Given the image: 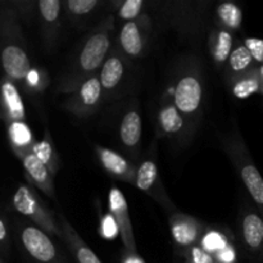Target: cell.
<instances>
[{
    "label": "cell",
    "mask_w": 263,
    "mask_h": 263,
    "mask_svg": "<svg viewBox=\"0 0 263 263\" xmlns=\"http://www.w3.org/2000/svg\"><path fill=\"white\" fill-rule=\"evenodd\" d=\"M115 15L107 14L84 39L57 84V92L72 94L99 73L113 46Z\"/></svg>",
    "instance_id": "1"
},
{
    "label": "cell",
    "mask_w": 263,
    "mask_h": 263,
    "mask_svg": "<svg viewBox=\"0 0 263 263\" xmlns=\"http://www.w3.org/2000/svg\"><path fill=\"white\" fill-rule=\"evenodd\" d=\"M170 91L177 109L198 130L203 118L205 95L204 69L198 57L190 54L177 61Z\"/></svg>",
    "instance_id": "2"
},
{
    "label": "cell",
    "mask_w": 263,
    "mask_h": 263,
    "mask_svg": "<svg viewBox=\"0 0 263 263\" xmlns=\"http://www.w3.org/2000/svg\"><path fill=\"white\" fill-rule=\"evenodd\" d=\"M0 45L4 76L17 86H22L32 63L27 54L25 36L18 22V14L10 3H2L0 13Z\"/></svg>",
    "instance_id": "3"
},
{
    "label": "cell",
    "mask_w": 263,
    "mask_h": 263,
    "mask_svg": "<svg viewBox=\"0 0 263 263\" xmlns=\"http://www.w3.org/2000/svg\"><path fill=\"white\" fill-rule=\"evenodd\" d=\"M222 146L246 186L249 197L263 217V177L252 159L238 126L222 139Z\"/></svg>",
    "instance_id": "4"
},
{
    "label": "cell",
    "mask_w": 263,
    "mask_h": 263,
    "mask_svg": "<svg viewBox=\"0 0 263 263\" xmlns=\"http://www.w3.org/2000/svg\"><path fill=\"white\" fill-rule=\"evenodd\" d=\"M15 240L25 263H69L49 234L31 222H15Z\"/></svg>",
    "instance_id": "5"
},
{
    "label": "cell",
    "mask_w": 263,
    "mask_h": 263,
    "mask_svg": "<svg viewBox=\"0 0 263 263\" xmlns=\"http://www.w3.org/2000/svg\"><path fill=\"white\" fill-rule=\"evenodd\" d=\"M207 5L208 3L189 0L156 3L162 22L184 36H198L202 32Z\"/></svg>",
    "instance_id": "6"
},
{
    "label": "cell",
    "mask_w": 263,
    "mask_h": 263,
    "mask_svg": "<svg viewBox=\"0 0 263 263\" xmlns=\"http://www.w3.org/2000/svg\"><path fill=\"white\" fill-rule=\"evenodd\" d=\"M197 128L177 109L171 91L162 95L156 113V138L168 139L179 146H186L194 140Z\"/></svg>",
    "instance_id": "7"
},
{
    "label": "cell",
    "mask_w": 263,
    "mask_h": 263,
    "mask_svg": "<svg viewBox=\"0 0 263 263\" xmlns=\"http://www.w3.org/2000/svg\"><path fill=\"white\" fill-rule=\"evenodd\" d=\"M98 74L105 102H115L122 98L133 84V61L127 58L116 44H113Z\"/></svg>",
    "instance_id": "8"
},
{
    "label": "cell",
    "mask_w": 263,
    "mask_h": 263,
    "mask_svg": "<svg viewBox=\"0 0 263 263\" xmlns=\"http://www.w3.org/2000/svg\"><path fill=\"white\" fill-rule=\"evenodd\" d=\"M12 208L21 216L30 218L46 234L62 238L61 225L55 221L53 212L41 200L32 185L21 184L12 199Z\"/></svg>",
    "instance_id": "9"
},
{
    "label": "cell",
    "mask_w": 263,
    "mask_h": 263,
    "mask_svg": "<svg viewBox=\"0 0 263 263\" xmlns=\"http://www.w3.org/2000/svg\"><path fill=\"white\" fill-rule=\"evenodd\" d=\"M159 139L156 138V140L151 144L146 151L145 156L141 157L140 161L138 162V171H136L134 186L149 195L167 212L172 213L176 212L177 210L172 203L171 198L168 197V193L159 175L158 163H157V141Z\"/></svg>",
    "instance_id": "10"
},
{
    "label": "cell",
    "mask_w": 263,
    "mask_h": 263,
    "mask_svg": "<svg viewBox=\"0 0 263 263\" xmlns=\"http://www.w3.org/2000/svg\"><path fill=\"white\" fill-rule=\"evenodd\" d=\"M153 22L146 13L131 22H125L118 32L116 45L131 61L141 58L149 46Z\"/></svg>",
    "instance_id": "11"
},
{
    "label": "cell",
    "mask_w": 263,
    "mask_h": 263,
    "mask_svg": "<svg viewBox=\"0 0 263 263\" xmlns=\"http://www.w3.org/2000/svg\"><path fill=\"white\" fill-rule=\"evenodd\" d=\"M104 102V92L99 74H97L84 82L76 91L69 94L63 102V108L76 117L87 118L95 115Z\"/></svg>",
    "instance_id": "12"
},
{
    "label": "cell",
    "mask_w": 263,
    "mask_h": 263,
    "mask_svg": "<svg viewBox=\"0 0 263 263\" xmlns=\"http://www.w3.org/2000/svg\"><path fill=\"white\" fill-rule=\"evenodd\" d=\"M170 233L177 253L184 256L189 249L198 246L207 229V223L202 222L194 216L176 211L170 213Z\"/></svg>",
    "instance_id": "13"
},
{
    "label": "cell",
    "mask_w": 263,
    "mask_h": 263,
    "mask_svg": "<svg viewBox=\"0 0 263 263\" xmlns=\"http://www.w3.org/2000/svg\"><path fill=\"white\" fill-rule=\"evenodd\" d=\"M141 134H143V121L140 109L136 102H131L123 112L118 125V138L121 146L125 149L128 158L138 164L140 161Z\"/></svg>",
    "instance_id": "14"
},
{
    "label": "cell",
    "mask_w": 263,
    "mask_h": 263,
    "mask_svg": "<svg viewBox=\"0 0 263 263\" xmlns=\"http://www.w3.org/2000/svg\"><path fill=\"white\" fill-rule=\"evenodd\" d=\"M63 12V2H59V0H40L37 2L36 15L39 20V27H40L44 48L48 53H50L55 48L59 40Z\"/></svg>",
    "instance_id": "15"
},
{
    "label": "cell",
    "mask_w": 263,
    "mask_h": 263,
    "mask_svg": "<svg viewBox=\"0 0 263 263\" xmlns=\"http://www.w3.org/2000/svg\"><path fill=\"white\" fill-rule=\"evenodd\" d=\"M94 151L102 168L110 177L118 180V181L127 182L134 186L136 171H138V164L135 162H133L123 154L118 153L113 149L99 145V144H95Z\"/></svg>",
    "instance_id": "16"
},
{
    "label": "cell",
    "mask_w": 263,
    "mask_h": 263,
    "mask_svg": "<svg viewBox=\"0 0 263 263\" xmlns=\"http://www.w3.org/2000/svg\"><path fill=\"white\" fill-rule=\"evenodd\" d=\"M108 208L117 223L125 249L133 252L138 251L133 223H131L130 213H128L127 200H126L125 194L118 187H110L109 194H108Z\"/></svg>",
    "instance_id": "17"
},
{
    "label": "cell",
    "mask_w": 263,
    "mask_h": 263,
    "mask_svg": "<svg viewBox=\"0 0 263 263\" xmlns=\"http://www.w3.org/2000/svg\"><path fill=\"white\" fill-rule=\"evenodd\" d=\"M239 231L241 243L251 253H263V217L257 208H243L239 216Z\"/></svg>",
    "instance_id": "18"
},
{
    "label": "cell",
    "mask_w": 263,
    "mask_h": 263,
    "mask_svg": "<svg viewBox=\"0 0 263 263\" xmlns=\"http://www.w3.org/2000/svg\"><path fill=\"white\" fill-rule=\"evenodd\" d=\"M22 162L23 170L26 172V177L30 181V185L40 190L45 195L50 198H55V186H54V176L49 171L48 167L32 153L22 154L18 157Z\"/></svg>",
    "instance_id": "19"
},
{
    "label": "cell",
    "mask_w": 263,
    "mask_h": 263,
    "mask_svg": "<svg viewBox=\"0 0 263 263\" xmlns=\"http://www.w3.org/2000/svg\"><path fill=\"white\" fill-rule=\"evenodd\" d=\"M0 104H2V118L5 126H9L14 122H25L26 110L21 92L17 85L7 76L3 77L2 80Z\"/></svg>",
    "instance_id": "20"
},
{
    "label": "cell",
    "mask_w": 263,
    "mask_h": 263,
    "mask_svg": "<svg viewBox=\"0 0 263 263\" xmlns=\"http://www.w3.org/2000/svg\"><path fill=\"white\" fill-rule=\"evenodd\" d=\"M58 218L62 229V239L66 241L76 263H103L99 257L94 253V251L82 240L81 236L77 234L69 221L64 217L63 213H61Z\"/></svg>",
    "instance_id": "21"
},
{
    "label": "cell",
    "mask_w": 263,
    "mask_h": 263,
    "mask_svg": "<svg viewBox=\"0 0 263 263\" xmlns=\"http://www.w3.org/2000/svg\"><path fill=\"white\" fill-rule=\"evenodd\" d=\"M235 43L236 40L234 37V33L230 31L218 27L210 31L207 39L208 50L216 67L222 68L223 66H226Z\"/></svg>",
    "instance_id": "22"
},
{
    "label": "cell",
    "mask_w": 263,
    "mask_h": 263,
    "mask_svg": "<svg viewBox=\"0 0 263 263\" xmlns=\"http://www.w3.org/2000/svg\"><path fill=\"white\" fill-rule=\"evenodd\" d=\"M104 3L102 0H67L63 2L64 13L69 23L77 28L85 27L92 15L98 12Z\"/></svg>",
    "instance_id": "23"
},
{
    "label": "cell",
    "mask_w": 263,
    "mask_h": 263,
    "mask_svg": "<svg viewBox=\"0 0 263 263\" xmlns=\"http://www.w3.org/2000/svg\"><path fill=\"white\" fill-rule=\"evenodd\" d=\"M226 85L231 94L238 99H247L254 94H261V77L258 66L239 76L226 79Z\"/></svg>",
    "instance_id": "24"
},
{
    "label": "cell",
    "mask_w": 263,
    "mask_h": 263,
    "mask_svg": "<svg viewBox=\"0 0 263 263\" xmlns=\"http://www.w3.org/2000/svg\"><path fill=\"white\" fill-rule=\"evenodd\" d=\"M257 62L254 61L251 50L246 46L244 41L236 39L235 46L230 54L228 63H226V79L239 76L241 73L251 71L252 68L257 67Z\"/></svg>",
    "instance_id": "25"
},
{
    "label": "cell",
    "mask_w": 263,
    "mask_h": 263,
    "mask_svg": "<svg viewBox=\"0 0 263 263\" xmlns=\"http://www.w3.org/2000/svg\"><path fill=\"white\" fill-rule=\"evenodd\" d=\"M234 243H235V238L229 229L208 225L200 239L199 246L215 257Z\"/></svg>",
    "instance_id": "26"
},
{
    "label": "cell",
    "mask_w": 263,
    "mask_h": 263,
    "mask_svg": "<svg viewBox=\"0 0 263 263\" xmlns=\"http://www.w3.org/2000/svg\"><path fill=\"white\" fill-rule=\"evenodd\" d=\"M31 152H32V153L35 154L46 167H48L49 171L51 172L53 176H55V175L58 174V171L62 167V162L61 158H59L58 152H57L55 149V145H54L53 136H51L48 127L44 131L43 139L36 141Z\"/></svg>",
    "instance_id": "27"
},
{
    "label": "cell",
    "mask_w": 263,
    "mask_h": 263,
    "mask_svg": "<svg viewBox=\"0 0 263 263\" xmlns=\"http://www.w3.org/2000/svg\"><path fill=\"white\" fill-rule=\"evenodd\" d=\"M7 131L9 145L15 156L21 157L22 154L32 151V146L35 145L36 140L26 121L25 122H14L7 126Z\"/></svg>",
    "instance_id": "28"
},
{
    "label": "cell",
    "mask_w": 263,
    "mask_h": 263,
    "mask_svg": "<svg viewBox=\"0 0 263 263\" xmlns=\"http://www.w3.org/2000/svg\"><path fill=\"white\" fill-rule=\"evenodd\" d=\"M216 27L223 28L230 32L240 30L243 23V10L236 3L225 2L217 5L215 10Z\"/></svg>",
    "instance_id": "29"
},
{
    "label": "cell",
    "mask_w": 263,
    "mask_h": 263,
    "mask_svg": "<svg viewBox=\"0 0 263 263\" xmlns=\"http://www.w3.org/2000/svg\"><path fill=\"white\" fill-rule=\"evenodd\" d=\"M148 4L149 3L144 2V0H126V2L113 0L110 2V5L115 7L118 18L125 22H131V21L140 18L144 14V9Z\"/></svg>",
    "instance_id": "30"
},
{
    "label": "cell",
    "mask_w": 263,
    "mask_h": 263,
    "mask_svg": "<svg viewBox=\"0 0 263 263\" xmlns=\"http://www.w3.org/2000/svg\"><path fill=\"white\" fill-rule=\"evenodd\" d=\"M49 84H50V79L45 69L32 67L21 87L27 92L39 94V92H43L49 86Z\"/></svg>",
    "instance_id": "31"
},
{
    "label": "cell",
    "mask_w": 263,
    "mask_h": 263,
    "mask_svg": "<svg viewBox=\"0 0 263 263\" xmlns=\"http://www.w3.org/2000/svg\"><path fill=\"white\" fill-rule=\"evenodd\" d=\"M184 257L185 263H216L215 257L208 253L205 249H203L199 244L189 249L184 254Z\"/></svg>",
    "instance_id": "32"
},
{
    "label": "cell",
    "mask_w": 263,
    "mask_h": 263,
    "mask_svg": "<svg viewBox=\"0 0 263 263\" xmlns=\"http://www.w3.org/2000/svg\"><path fill=\"white\" fill-rule=\"evenodd\" d=\"M9 253H10L9 229H8L7 216L2 215V218H0V257L8 261V258H9Z\"/></svg>",
    "instance_id": "33"
},
{
    "label": "cell",
    "mask_w": 263,
    "mask_h": 263,
    "mask_svg": "<svg viewBox=\"0 0 263 263\" xmlns=\"http://www.w3.org/2000/svg\"><path fill=\"white\" fill-rule=\"evenodd\" d=\"M99 233L100 235H102V238L108 239V240H112V239H115L116 236L120 234L117 223H116L115 218H113V216L110 215V213L105 215L104 217H102V220H100Z\"/></svg>",
    "instance_id": "34"
},
{
    "label": "cell",
    "mask_w": 263,
    "mask_h": 263,
    "mask_svg": "<svg viewBox=\"0 0 263 263\" xmlns=\"http://www.w3.org/2000/svg\"><path fill=\"white\" fill-rule=\"evenodd\" d=\"M247 48L251 50L254 61L258 66H263V39L258 37H247L244 40Z\"/></svg>",
    "instance_id": "35"
},
{
    "label": "cell",
    "mask_w": 263,
    "mask_h": 263,
    "mask_svg": "<svg viewBox=\"0 0 263 263\" xmlns=\"http://www.w3.org/2000/svg\"><path fill=\"white\" fill-rule=\"evenodd\" d=\"M120 263H146L145 259L138 253V251H127V249L123 248L122 253H121Z\"/></svg>",
    "instance_id": "36"
},
{
    "label": "cell",
    "mask_w": 263,
    "mask_h": 263,
    "mask_svg": "<svg viewBox=\"0 0 263 263\" xmlns=\"http://www.w3.org/2000/svg\"><path fill=\"white\" fill-rule=\"evenodd\" d=\"M259 77H261V92L263 91V66H258Z\"/></svg>",
    "instance_id": "37"
},
{
    "label": "cell",
    "mask_w": 263,
    "mask_h": 263,
    "mask_svg": "<svg viewBox=\"0 0 263 263\" xmlns=\"http://www.w3.org/2000/svg\"><path fill=\"white\" fill-rule=\"evenodd\" d=\"M261 94H262V97H263V91H262V92H261Z\"/></svg>",
    "instance_id": "38"
}]
</instances>
